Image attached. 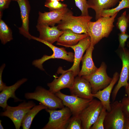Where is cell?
<instances>
[{
	"label": "cell",
	"mask_w": 129,
	"mask_h": 129,
	"mask_svg": "<svg viewBox=\"0 0 129 129\" xmlns=\"http://www.w3.org/2000/svg\"><path fill=\"white\" fill-rule=\"evenodd\" d=\"M118 13L112 16L102 17L95 22H89L87 33L93 46L103 38L109 36L114 27L113 23Z\"/></svg>",
	"instance_id": "obj_1"
},
{
	"label": "cell",
	"mask_w": 129,
	"mask_h": 129,
	"mask_svg": "<svg viewBox=\"0 0 129 129\" xmlns=\"http://www.w3.org/2000/svg\"><path fill=\"white\" fill-rule=\"evenodd\" d=\"M73 14V12L69 10L66 13L58 24L57 26L58 29L63 30L68 29L76 33L88 34V24L92 17L89 15L75 16Z\"/></svg>",
	"instance_id": "obj_2"
},
{
	"label": "cell",
	"mask_w": 129,
	"mask_h": 129,
	"mask_svg": "<svg viewBox=\"0 0 129 129\" xmlns=\"http://www.w3.org/2000/svg\"><path fill=\"white\" fill-rule=\"evenodd\" d=\"M27 99H34L38 101L50 110L62 109L64 107L62 100L49 90L38 86L34 91L27 92L24 94Z\"/></svg>",
	"instance_id": "obj_3"
},
{
	"label": "cell",
	"mask_w": 129,
	"mask_h": 129,
	"mask_svg": "<svg viewBox=\"0 0 129 129\" xmlns=\"http://www.w3.org/2000/svg\"><path fill=\"white\" fill-rule=\"evenodd\" d=\"M32 39L40 42L45 44L51 48L53 53L51 55H44L41 58L35 60L32 63V65L40 70L44 71L43 65L46 61L51 59H59L65 60L70 62L74 61V54L71 52H67L64 48H58L53 44L42 40L38 38L32 36Z\"/></svg>",
	"instance_id": "obj_4"
},
{
	"label": "cell",
	"mask_w": 129,
	"mask_h": 129,
	"mask_svg": "<svg viewBox=\"0 0 129 129\" xmlns=\"http://www.w3.org/2000/svg\"><path fill=\"white\" fill-rule=\"evenodd\" d=\"M36 105L32 101L26 102L24 101L15 107L7 106L4 111L0 114L1 117H7L11 120L16 129H19L21 126L22 120L27 113Z\"/></svg>",
	"instance_id": "obj_5"
},
{
	"label": "cell",
	"mask_w": 129,
	"mask_h": 129,
	"mask_svg": "<svg viewBox=\"0 0 129 129\" xmlns=\"http://www.w3.org/2000/svg\"><path fill=\"white\" fill-rule=\"evenodd\" d=\"M111 104V108L107 111L104 122L105 129H124L126 117L121 102L114 101Z\"/></svg>",
	"instance_id": "obj_6"
},
{
	"label": "cell",
	"mask_w": 129,
	"mask_h": 129,
	"mask_svg": "<svg viewBox=\"0 0 129 129\" xmlns=\"http://www.w3.org/2000/svg\"><path fill=\"white\" fill-rule=\"evenodd\" d=\"M46 111L50 115L48 122L42 129H66L69 120L72 115L70 109L65 107L59 110Z\"/></svg>",
	"instance_id": "obj_7"
},
{
	"label": "cell",
	"mask_w": 129,
	"mask_h": 129,
	"mask_svg": "<svg viewBox=\"0 0 129 129\" xmlns=\"http://www.w3.org/2000/svg\"><path fill=\"white\" fill-rule=\"evenodd\" d=\"M106 66L102 62L100 67L92 74L86 76H82L90 83L91 87L92 94H94L108 86L112 78L108 75L106 71Z\"/></svg>",
	"instance_id": "obj_8"
},
{
	"label": "cell",
	"mask_w": 129,
	"mask_h": 129,
	"mask_svg": "<svg viewBox=\"0 0 129 129\" xmlns=\"http://www.w3.org/2000/svg\"><path fill=\"white\" fill-rule=\"evenodd\" d=\"M103 106L99 100L92 99L79 114L83 129H90L100 115Z\"/></svg>",
	"instance_id": "obj_9"
},
{
	"label": "cell",
	"mask_w": 129,
	"mask_h": 129,
	"mask_svg": "<svg viewBox=\"0 0 129 129\" xmlns=\"http://www.w3.org/2000/svg\"><path fill=\"white\" fill-rule=\"evenodd\" d=\"M91 43V38L89 36H88L81 40L77 44L74 45L64 46L66 47L70 48L74 51V63L72 67L66 70H64L62 67H59L57 71V74H59L62 72L71 70L73 72L75 77L78 75L80 71V64L83 54Z\"/></svg>",
	"instance_id": "obj_10"
},
{
	"label": "cell",
	"mask_w": 129,
	"mask_h": 129,
	"mask_svg": "<svg viewBox=\"0 0 129 129\" xmlns=\"http://www.w3.org/2000/svg\"><path fill=\"white\" fill-rule=\"evenodd\" d=\"M119 55L122 62V70L119 76L118 82L112 93L113 102L115 101L118 92L122 87L127 86L129 77V49L126 48H121Z\"/></svg>",
	"instance_id": "obj_11"
},
{
	"label": "cell",
	"mask_w": 129,
	"mask_h": 129,
	"mask_svg": "<svg viewBox=\"0 0 129 129\" xmlns=\"http://www.w3.org/2000/svg\"><path fill=\"white\" fill-rule=\"evenodd\" d=\"M55 94L62 100L64 106L70 109L74 115H79L92 100L83 98L72 95H67L60 91Z\"/></svg>",
	"instance_id": "obj_12"
},
{
	"label": "cell",
	"mask_w": 129,
	"mask_h": 129,
	"mask_svg": "<svg viewBox=\"0 0 129 129\" xmlns=\"http://www.w3.org/2000/svg\"><path fill=\"white\" fill-rule=\"evenodd\" d=\"M69 89L71 95L86 99L93 98L90 83L82 77L76 76L73 86Z\"/></svg>",
	"instance_id": "obj_13"
},
{
	"label": "cell",
	"mask_w": 129,
	"mask_h": 129,
	"mask_svg": "<svg viewBox=\"0 0 129 129\" xmlns=\"http://www.w3.org/2000/svg\"><path fill=\"white\" fill-rule=\"evenodd\" d=\"M61 75L58 78H55L52 82L47 84L49 90L55 94L62 89L67 88L69 89L73 86L75 76L72 71L61 73Z\"/></svg>",
	"instance_id": "obj_14"
},
{
	"label": "cell",
	"mask_w": 129,
	"mask_h": 129,
	"mask_svg": "<svg viewBox=\"0 0 129 129\" xmlns=\"http://www.w3.org/2000/svg\"><path fill=\"white\" fill-rule=\"evenodd\" d=\"M69 9L67 7L43 13L39 11L37 23L53 27L59 23Z\"/></svg>",
	"instance_id": "obj_15"
},
{
	"label": "cell",
	"mask_w": 129,
	"mask_h": 129,
	"mask_svg": "<svg viewBox=\"0 0 129 129\" xmlns=\"http://www.w3.org/2000/svg\"><path fill=\"white\" fill-rule=\"evenodd\" d=\"M36 27L39 32L38 38L53 44L57 41L63 33V31L58 29L57 26L50 27L42 24L37 23Z\"/></svg>",
	"instance_id": "obj_16"
},
{
	"label": "cell",
	"mask_w": 129,
	"mask_h": 129,
	"mask_svg": "<svg viewBox=\"0 0 129 129\" xmlns=\"http://www.w3.org/2000/svg\"><path fill=\"white\" fill-rule=\"evenodd\" d=\"M20 11L22 25L18 28L20 33L29 40L32 39L29 32V15L30 6L28 0H17Z\"/></svg>",
	"instance_id": "obj_17"
},
{
	"label": "cell",
	"mask_w": 129,
	"mask_h": 129,
	"mask_svg": "<svg viewBox=\"0 0 129 129\" xmlns=\"http://www.w3.org/2000/svg\"><path fill=\"white\" fill-rule=\"evenodd\" d=\"M118 73L116 72L114 74L111 81L109 85L102 90L94 94H92L93 97L98 99L101 102L103 107L107 111H109L111 108L110 101V97L114 86L119 78Z\"/></svg>",
	"instance_id": "obj_18"
},
{
	"label": "cell",
	"mask_w": 129,
	"mask_h": 129,
	"mask_svg": "<svg viewBox=\"0 0 129 129\" xmlns=\"http://www.w3.org/2000/svg\"><path fill=\"white\" fill-rule=\"evenodd\" d=\"M27 79L23 78L17 81L12 85L8 86L0 91V106L5 109L8 105L7 102L10 98H13L15 102H21L23 100L17 97L15 94L16 91L22 85L26 82Z\"/></svg>",
	"instance_id": "obj_19"
},
{
	"label": "cell",
	"mask_w": 129,
	"mask_h": 129,
	"mask_svg": "<svg viewBox=\"0 0 129 129\" xmlns=\"http://www.w3.org/2000/svg\"><path fill=\"white\" fill-rule=\"evenodd\" d=\"M94 46L91 43L86 50L85 54L82 57L81 61L82 66L81 70L78 75L80 77L89 75L95 71L97 68L93 61L92 54Z\"/></svg>",
	"instance_id": "obj_20"
},
{
	"label": "cell",
	"mask_w": 129,
	"mask_h": 129,
	"mask_svg": "<svg viewBox=\"0 0 129 129\" xmlns=\"http://www.w3.org/2000/svg\"><path fill=\"white\" fill-rule=\"evenodd\" d=\"M63 31V33L59 37L56 44L62 46H72L77 44L82 39L88 36V34H78L75 33L71 30L66 29Z\"/></svg>",
	"instance_id": "obj_21"
},
{
	"label": "cell",
	"mask_w": 129,
	"mask_h": 129,
	"mask_svg": "<svg viewBox=\"0 0 129 129\" xmlns=\"http://www.w3.org/2000/svg\"><path fill=\"white\" fill-rule=\"evenodd\" d=\"M119 0H88V7L93 9L95 13V18L97 20L101 17V11L104 9H110L115 6Z\"/></svg>",
	"instance_id": "obj_22"
},
{
	"label": "cell",
	"mask_w": 129,
	"mask_h": 129,
	"mask_svg": "<svg viewBox=\"0 0 129 129\" xmlns=\"http://www.w3.org/2000/svg\"><path fill=\"white\" fill-rule=\"evenodd\" d=\"M47 108V107L40 103L30 109L26 114L22 121L21 126L22 129H30L32 120L37 114L41 110Z\"/></svg>",
	"instance_id": "obj_23"
},
{
	"label": "cell",
	"mask_w": 129,
	"mask_h": 129,
	"mask_svg": "<svg viewBox=\"0 0 129 129\" xmlns=\"http://www.w3.org/2000/svg\"><path fill=\"white\" fill-rule=\"evenodd\" d=\"M0 39L3 44L13 40L12 32L10 27L0 18Z\"/></svg>",
	"instance_id": "obj_24"
},
{
	"label": "cell",
	"mask_w": 129,
	"mask_h": 129,
	"mask_svg": "<svg viewBox=\"0 0 129 129\" xmlns=\"http://www.w3.org/2000/svg\"><path fill=\"white\" fill-rule=\"evenodd\" d=\"M129 9V0H121L118 5L114 8L104 9L101 13V17L112 16L124 8Z\"/></svg>",
	"instance_id": "obj_25"
},
{
	"label": "cell",
	"mask_w": 129,
	"mask_h": 129,
	"mask_svg": "<svg viewBox=\"0 0 129 129\" xmlns=\"http://www.w3.org/2000/svg\"><path fill=\"white\" fill-rule=\"evenodd\" d=\"M129 22V14L127 15L126 11H125L117 18L116 26L121 33H126Z\"/></svg>",
	"instance_id": "obj_26"
},
{
	"label": "cell",
	"mask_w": 129,
	"mask_h": 129,
	"mask_svg": "<svg viewBox=\"0 0 129 129\" xmlns=\"http://www.w3.org/2000/svg\"><path fill=\"white\" fill-rule=\"evenodd\" d=\"M66 129H83L81 119L79 115L70 118Z\"/></svg>",
	"instance_id": "obj_27"
},
{
	"label": "cell",
	"mask_w": 129,
	"mask_h": 129,
	"mask_svg": "<svg viewBox=\"0 0 129 129\" xmlns=\"http://www.w3.org/2000/svg\"><path fill=\"white\" fill-rule=\"evenodd\" d=\"M107 111L103 107L100 115L90 129H104V122Z\"/></svg>",
	"instance_id": "obj_28"
},
{
	"label": "cell",
	"mask_w": 129,
	"mask_h": 129,
	"mask_svg": "<svg viewBox=\"0 0 129 129\" xmlns=\"http://www.w3.org/2000/svg\"><path fill=\"white\" fill-rule=\"evenodd\" d=\"M44 6L49 8L50 11L59 10L67 7L66 4L58 1H46Z\"/></svg>",
	"instance_id": "obj_29"
},
{
	"label": "cell",
	"mask_w": 129,
	"mask_h": 129,
	"mask_svg": "<svg viewBox=\"0 0 129 129\" xmlns=\"http://www.w3.org/2000/svg\"><path fill=\"white\" fill-rule=\"evenodd\" d=\"M75 5L80 10L81 12V16L89 15L88 9L89 8L87 0H74Z\"/></svg>",
	"instance_id": "obj_30"
},
{
	"label": "cell",
	"mask_w": 129,
	"mask_h": 129,
	"mask_svg": "<svg viewBox=\"0 0 129 129\" xmlns=\"http://www.w3.org/2000/svg\"><path fill=\"white\" fill-rule=\"evenodd\" d=\"M121 102L123 111L125 117L129 118V97H124Z\"/></svg>",
	"instance_id": "obj_31"
},
{
	"label": "cell",
	"mask_w": 129,
	"mask_h": 129,
	"mask_svg": "<svg viewBox=\"0 0 129 129\" xmlns=\"http://www.w3.org/2000/svg\"><path fill=\"white\" fill-rule=\"evenodd\" d=\"M119 47L122 48H125L126 42L128 38L129 35L126 33H120L118 34Z\"/></svg>",
	"instance_id": "obj_32"
},
{
	"label": "cell",
	"mask_w": 129,
	"mask_h": 129,
	"mask_svg": "<svg viewBox=\"0 0 129 129\" xmlns=\"http://www.w3.org/2000/svg\"><path fill=\"white\" fill-rule=\"evenodd\" d=\"M5 66V64H3L0 68V92L6 88L7 86L3 82L2 75L3 71Z\"/></svg>",
	"instance_id": "obj_33"
},
{
	"label": "cell",
	"mask_w": 129,
	"mask_h": 129,
	"mask_svg": "<svg viewBox=\"0 0 129 129\" xmlns=\"http://www.w3.org/2000/svg\"><path fill=\"white\" fill-rule=\"evenodd\" d=\"M12 0H0V10L1 11L9 7Z\"/></svg>",
	"instance_id": "obj_34"
},
{
	"label": "cell",
	"mask_w": 129,
	"mask_h": 129,
	"mask_svg": "<svg viewBox=\"0 0 129 129\" xmlns=\"http://www.w3.org/2000/svg\"><path fill=\"white\" fill-rule=\"evenodd\" d=\"M124 129H129V118H126Z\"/></svg>",
	"instance_id": "obj_35"
},
{
	"label": "cell",
	"mask_w": 129,
	"mask_h": 129,
	"mask_svg": "<svg viewBox=\"0 0 129 129\" xmlns=\"http://www.w3.org/2000/svg\"><path fill=\"white\" fill-rule=\"evenodd\" d=\"M125 88V92L127 95V97H129V83H128L127 86Z\"/></svg>",
	"instance_id": "obj_36"
},
{
	"label": "cell",
	"mask_w": 129,
	"mask_h": 129,
	"mask_svg": "<svg viewBox=\"0 0 129 129\" xmlns=\"http://www.w3.org/2000/svg\"><path fill=\"white\" fill-rule=\"evenodd\" d=\"M2 120H0V129H3L4 128L3 126L1 124Z\"/></svg>",
	"instance_id": "obj_37"
},
{
	"label": "cell",
	"mask_w": 129,
	"mask_h": 129,
	"mask_svg": "<svg viewBox=\"0 0 129 129\" xmlns=\"http://www.w3.org/2000/svg\"><path fill=\"white\" fill-rule=\"evenodd\" d=\"M46 1H64V0H46Z\"/></svg>",
	"instance_id": "obj_38"
},
{
	"label": "cell",
	"mask_w": 129,
	"mask_h": 129,
	"mask_svg": "<svg viewBox=\"0 0 129 129\" xmlns=\"http://www.w3.org/2000/svg\"><path fill=\"white\" fill-rule=\"evenodd\" d=\"M127 46L129 48V41L127 42Z\"/></svg>",
	"instance_id": "obj_39"
},
{
	"label": "cell",
	"mask_w": 129,
	"mask_h": 129,
	"mask_svg": "<svg viewBox=\"0 0 129 129\" xmlns=\"http://www.w3.org/2000/svg\"><path fill=\"white\" fill-rule=\"evenodd\" d=\"M12 0L13 1H16L17 0Z\"/></svg>",
	"instance_id": "obj_40"
}]
</instances>
